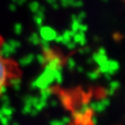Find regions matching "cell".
I'll return each instance as SVG.
<instances>
[{"mask_svg":"<svg viewBox=\"0 0 125 125\" xmlns=\"http://www.w3.org/2000/svg\"><path fill=\"white\" fill-rule=\"evenodd\" d=\"M4 40L0 37V46ZM20 71L18 70V65L11 59H4L0 56V96H2V91L9 81L14 77H19Z\"/></svg>","mask_w":125,"mask_h":125,"instance_id":"1","label":"cell"},{"mask_svg":"<svg viewBox=\"0 0 125 125\" xmlns=\"http://www.w3.org/2000/svg\"><path fill=\"white\" fill-rule=\"evenodd\" d=\"M57 36V31L51 27L43 26V27H41L39 29V37L43 41H46L48 43L55 41Z\"/></svg>","mask_w":125,"mask_h":125,"instance_id":"2","label":"cell"},{"mask_svg":"<svg viewBox=\"0 0 125 125\" xmlns=\"http://www.w3.org/2000/svg\"><path fill=\"white\" fill-rule=\"evenodd\" d=\"M110 104V101L108 97L103 98V99L99 100V101L92 102L90 104V109L92 111L97 112V113H102L104 112L106 109L109 106Z\"/></svg>","mask_w":125,"mask_h":125,"instance_id":"3","label":"cell"},{"mask_svg":"<svg viewBox=\"0 0 125 125\" xmlns=\"http://www.w3.org/2000/svg\"><path fill=\"white\" fill-rule=\"evenodd\" d=\"M17 50L10 46L7 42H3L0 46V56L4 59H10V57L16 54Z\"/></svg>","mask_w":125,"mask_h":125,"instance_id":"4","label":"cell"},{"mask_svg":"<svg viewBox=\"0 0 125 125\" xmlns=\"http://www.w3.org/2000/svg\"><path fill=\"white\" fill-rule=\"evenodd\" d=\"M34 60H35V55L32 54V53H30V54L25 55V56H23V57H21V58L19 59L18 64L23 67H26V66H28V65L31 64Z\"/></svg>","mask_w":125,"mask_h":125,"instance_id":"5","label":"cell"},{"mask_svg":"<svg viewBox=\"0 0 125 125\" xmlns=\"http://www.w3.org/2000/svg\"><path fill=\"white\" fill-rule=\"evenodd\" d=\"M72 41L76 43V45H80V46L83 47L87 43V39H86L85 34L82 33V32H77L75 34L74 37H73Z\"/></svg>","mask_w":125,"mask_h":125,"instance_id":"6","label":"cell"},{"mask_svg":"<svg viewBox=\"0 0 125 125\" xmlns=\"http://www.w3.org/2000/svg\"><path fill=\"white\" fill-rule=\"evenodd\" d=\"M118 69H119V63L118 62L115 60H109L108 61V71L107 73L109 74L110 76L114 75L115 72L118 71Z\"/></svg>","mask_w":125,"mask_h":125,"instance_id":"7","label":"cell"},{"mask_svg":"<svg viewBox=\"0 0 125 125\" xmlns=\"http://www.w3.org/2000/svg\"><path fill=\"white\" fill-rule=\"evenodd\" d=\"M119 87H120V83L118 81H115V80L110 81L107 90V95L109 96H113L114 94H115V92L119 89Z\"/></svg>","mask_w":125,"mask_h":125,"instance_id":"8","label":"cell"},{"mask_svg":"<svg viewBox=\"0 0 125 125\" xmlns=\"http://www.w3.org/2000/svg\"><path fill=\"white\" fill-rule=\"evenodd\" d=\"M8 84L10 86H11L16 91H18V90L21 89L22 81H21V79H20V77H14V78H11V79L9 81Z\"/></svg>","mask_w":125,"mask_h":125,"instance_id":"9","label":"cell"},{"mask_svg":"<svg viewBox=\"0 0 125 125\" xmlns=\"http://www.w3.org/2000/svg\"><path fill=\"white\" fill-rule=\"evenodd\" d=\"M0 112L3 114V115L6 117H11L12 115L15 113V109L12 108L11 106H6V107H1Z\"/></svg>","mask_w":125,"mask_h":125,"instance_id":"10","label":"cell"},{"mask_svg":"<svg viewBox=\"0 0 125 125\" xmlns=\"http://www.w3.org/2000/svg\"><path fill=\"white\" fill-rule=\"evenodd\" d=\"M51 89H47V90H41L40 91V95H39V99H41L42 101H44V102H47L48 103V100L49 98L51 97Z\"/></svg>","mask_w":125,"mask_h":125,"instance_id":"11","label":"cell"},{"mask_svg":"<svg viewBox=\"0 0 125 125\" xmlns=\"http://www.w3.org/2000/svg\"><path fill=\"white\" fill-rule=\"evenodd\" d=\"M28 41H29V43H31V44L38 45V44H40L41 38H40V37H39V34L32 33L31 35H30L29 37H28Z\"/></svg>","mask_w":125,"mask_h":125,"instance_id":"12","label":"cell"},{"mask_svg":"<svg viewBox=\"0 0 125 125\" xmlns=\"http://www.w3.org/2000/svg\"><path fill=\"white\" fill-rule=\"evenodd\" d=\"M40 6H41V4H39L38 2H31L29 4H28V8H29V10H31V12L33 14L37 13V10H39V8H40Z\"/></svg>","mask_w":125,"mask_h":125,"instance_id":"13","label":"cell"},{"mask_svg":"<svg viewBox=\"0 0 125 125\" xmlns=\"http://www.w3.org/2000/svg\"><path fill=\"white\" fill-rule=\"evenodd\" d=\"M100 75H101V73L98 71V70H91V71H90V72L87 73V76H88L89 79H90V80L92 81H95L96 80V79H98L100 76Z\"/></svg>","mask_w":125,"mask_h":125,"instance_id":"14","label":"cell"},{"mask_svg":"<svg viewBox=\"0 0 125 125\" xmlns=\"http://www.w3.org/2000/svg\"><path fill=\"white\" fill-rule=\"evenodd\" d=\"M1 100V104H2L3 107H6V106H10V99L9 97V96L7 95H3L0 97Z\"/></svg>","mask_w":125,"mask_h":125,"instance_id":"15","label":"cell"},{"mask_svg":"<svg viewBox=\"0 0 125 125\" xmlns=\"http://www.w3.org/2000/svg\"><path fill=\"white\" fill-rule=\"evenodd\" d=\"M7 42L10 45V46H12L14 48V49H16L17 51H18V49H19L20 47H21V43H20L19 41H18V40H15V39H9Z\"/></svg>","mask_w":125,"mask_h":125,"instance_id":"16","label":"cell"},{"mask_svg":"<svg viewBox=\"0 0 125 125\" xmlns=\"http://www.w3.org/2000/svg\"><path fill=\"white\" fill-rule=\"evenodd\" d=\"M13 31H14V33L16 35H21V33L23 32V25H22L20 23H17L14 24V28H13Z\"/></svg>","mask_w":125,"mask_h":125,"instance_id":"17","label":"cell"},{"mask_svg":"<svg viewBox=\"0 0 125 125\" xmlns=\"http://www.w3.org/2000/svg\"><path fill=\"white\" fill-rule=\"evenodd\" d=\"M35 59L37 61L40 65H45L46 64V59H45L44 56L43 54H37L35 56Z\"/></svg>","mask_w":125,"mask_h":125,"instance_id":"18","label":"cell"},{"mask_svg":"<svg viewBox=\"0 0 125 125\" xmlns=\"http://www.w3.org/2000/svg\"><path fill=\"white\" fill-rule=\"evenodd\" d=\"M67 65H68V68L70 69V70H75V69L76 68V62L75 61V59L73 58V57H70V58L68 59V61H67Z\"/></svg>","mask_w":125,"mask_h":125,"instance_id":"19","label":"cell"},{"mask_svg":"<svg viewBox=\"0 0 125 125\" xmlns=\"http://www.w3.org/2000/svg\"><path fill=\"white\" fill-rule=\"evenodd\" d=\"M83 5V3L81 1H70V6L75 8H79L82 7Z\"/></svg>","mask_w":125,"mask_h":125,"instance_id":"20","label":"cell"},{"mask_svg":"<svg viewBox=\"0 0 125 125\" xmlns=\"http://www.w3.org/2000/svg\"><path fill=\"white\" fill-rule=\"evenodd\" d=\"M76 18H77L78 21L82 23V21H83V19L86 18V13L84 11H81L78 14H76Z\"/></svg>","mask_w":125,"mask_h":125,"instance_id":"21","label":"cell"},{"mask_svg":"<svg viewBox=\"0 0 125 125\" xmlns=\"http://www.w3.org/2000/svg\"><path fill=\"white\" fill-rule=\"evenodd\" d=\"M50 125H64L61 119H54L50 122Z\"/></svg>","mask_w":125,"mask_h":125,"instance_id":"22","label":"cell"},{"mask_svg":"<svg viewBox=\"0 0 125 125\" xmlns=\"http://www.w3.org/2000/svg\"><path fill=\"white\" fill-rule=\"evenodd\" d=\"M65 46H66L67 49H69V50H74V49H76L77 45H76L73 41H71V42H70L67 45H65Z\"/></svg>","mask_w":125,"mask_h":125,"instance_id":"23","label":"cell"},{"mask_svg":"<svg viewBox=\"0 0 125 125\" xmlns=\"http://www.w3.org/2000/svg\"><path fill=\"white\" fill-rule=\"evenodd\" d=\"M47 3L49 4H51V6L53 8V9H58V4L56 1H47Z\"/></svg>","mask_w":125,"mask_h":125,"instance_id":"24","label":"cell"},{"mask_svg":"<svg viewBox=\"0 0 125 125\" xmlns=\"http://www.w3.org/2000/svg\"><path fill=\"white\" fill-rule=\"evenodd\" d=\"M61 4L62 5V7L67 8L70 6V0H62V1H61Z\"/></svg>","mask_w":125,"mask_h":125,"instance_id":"25","label":"cell"},{"mask_svg":"<svg viewBox=\"0 0 125 125\" xmlns=\"http://www.w3.org/2000/svg\"><path fill=\"white\" fill-rule=\"evenodd\" d=\"M62 122L63 123H64V125H66V124H68V123H70V116H63V117H62Z\"/></svg>","mask_w":125,"mask_h":125,"instance_id":"26","label":"cell"},{"mask_svg":"<svg viewBox=\"0 0 125 125\" xmlns=\"http://www.w3.org/2000/svg\"><path fill=\"white\" fill-rule=\"evenodd\" d=\"M9 10H10V11H16V10H17V5H16L14 3H12V4H10V5H9Z\"/></svg>","mask_w":125,"mask_h":125,"instance_id":"27","label":"cell"},{"mask_svg":"<svg viewBox=\"0 0 125 125\" xmlns=\"http://www.w3.org/2000/svg\"><path fill=\"white\" fill-rule=\"evenodd\" d=\"M48 104H50L52 107H56V106H57V102L56 100H51L50 103H48Z\"/></svg>","mask_w":125,"mask_h":125,"instance_id":"28","label":"cell"},{"mask_svg":"<svg viewBox=\"0 0 125 125\" xmlns=\"http://www.w3.org/2000/svg\"><path fill=\"white\" fill-rule=\"evenodd\" d=\"M76 70H77L78 72H83V68L82 66H76Z\"/></svg>","mask_w":125,"mask_h":125,"instance_id":"29","label":"cell"},{"mask_svg":"<svg viewBox=\"0 0 125 125\" xmlns=\"http://www.w3.org/2000/svg\"><path fill=\"white\" fill-rule=\"evenodd\" d=\"M11 125H20V124L18 123V122H13V123H11Z\"/></svg>","mask_w":125,"mask_h":125,"instance_id":"30","label":"cell"},{"mask_svg":"<svg viewBox=\"0 0 125 125\" xmlns=\"http://www.w3.org/2000/svg\"><path fill=\"white\" fill-rule=\"evenodd\" d=\"M3 116H4V115H3V114L1 113V112H0V120L2 119V118H3Z\"/></svg>","mask_w":125,"mask_h":125,"instance_id":"31","label":"cell"}]
</instances>
